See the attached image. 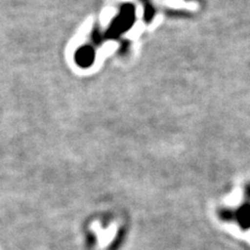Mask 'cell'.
Instances as JSON below:
<instances>
[{"label":"cell","mask_w":250,"mask_h":250,"mask_svg":"<svg viewBox=\"0 0 250 250\" xmlns=\"http://www.w3.org/2000/svg\"><path fill=\"white\" fill-rule=\"evenodd\" d=\"M132 20H134V10H132V7H124L121 14L113 23L111 33L113 35H118L121 31L130 26Z\"/></svg>","instance_id":"cell-1"},{"label":"cell","mask_w":250,"mask_h":250,"mask_svg":"<svg viewBox=\"0 0 250 250\" xmlns=\"http://www.w3.org/2000/svg\"><path fill=\"white\" fill-rule=\"evenodd\" d=\"M76 61L83 67L90 66L94 61V52L90 47H83L76 53Z\"/></svg>","instance_id":"cell-2"}]
</instances>
